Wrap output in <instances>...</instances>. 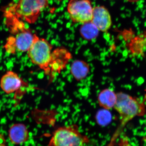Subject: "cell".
<instances>
[{"label":"cell","instance_id":"cell-1","mask_svg":"<svg viewBox=\"0 0 146 146\" xmlns=\"http://www.w3.org/2000/svg\"><path fill=\"white\" fill-rule=\"evenodd\" d=\"M114 108L120 117L118 133L129 122L136 117L143 116L146 113V105L143 101L122 92L117 93V99Z\"/></svg>","mask_w":146,"mask_h":146},{"label":"cell","instance_id":"cell-2","mask_svg":"<svg viewBox=\"0 0 146 146\" xmlns=\"http://www.w3.org/2000/svg\"><path fill=\"white\" fill-rule=\"evenodd\" d=\"M48 6V0H19L9 8L6 16L34 24Z\"/></svg>","mask_w":146,"mask_h":146},{"label":"cell","instance_id":"cell-3","mask_svg":"<svg viewBox=\"0 0 146 146\" xmlns=\"http://www.w3.org/2000/svg\"><path fill=\"white\" fill-rule=\"evenodd\" d=\"M52 46L46 39L35 35L34 41L27 52L30 59L48 76L50 66L52 61Z\"/></svg>","mask_w":146,"mask_h":146},{"label":"cell","instance_id":"cell-4","mask_svg":"<svg viewBox=\"0 0 146 146\" xmlns=\"http://www.w3.org/2000/svg\"><path fill=\"white\" fill-rule=\"evenodd\" d=\"M89 139L75 125L58 127L54 131L48 146H85Z\"/></svg>","mask_w":146,"mask_h":146},{"label":"cell","instance_id":"cell-5","mask_svg":"<svg viewBox=\"0 0 146 146\" xmlns=\"http://www.w3.org/2000/svg\"><path fill=\"white\" fill-rule=\"evenodd\" d=\"M67 10L71 21L75 23L83 24L92 20L94 7L91 0H70Z\"/></svg>","mask_w":146,"mask_h":146},{"label":"cell","instance_id":"cell-6","mask_svg":"<svg viewBox=\"0 0 146 146\" xmlns=\"http://www.w3.org/2000/svg\"><path fill=\"white\" fill-rule=\"evenodd\" d=\"M14 35L15 36H10L7 39L4 47L6 51L11 54H14L16 51L27 52L33 44L36 34L25 28Z\"/></svg>","mask_w":146,"mask_h":146},{"label":"cell","instance_id":"cell-7","mask_svg":"<svg viewBox=\"0 0 146 146\" xmlns=\"http://www.w3.org/2000/svg\"><path fill=\"white\" fill-rule=\"evenodd\" d=\"M71 58L70 53L65 48L61 47L54 50L52 61L50 65L48 76L49 78L52 80L56 74L65 69Z\"/></svg>","mask_w":146,"mask_h":146},{"label":"cell","instance_id":"cell-8","mask_svg":"<svg viewBox=\"0 0 146 146\" xmlns=\"http://www.w3.org/2000/svg\"><path fill=\"white\" fill-rule=\"evenodd\" d=\"M91 22L100 31L106 32L112 25L111 15L107 9L102 6L94 7L93 17Z\"/></svg>","mask_w":146,"mask_h":146},{"label":"cell","instance_id":"cell-9","mask_svg":"<svg viewBox=\"0 0 146 146\" xmlns=\"http://www.w3.org/2000/svg\"><path fill=\"white\" fill-rule=\"evenodd\" d=\"M2 89L7 94L18 91L22 86H27V84L16 73L9 71L2 77L0 81Z\"/></svg>","mask_w":146,"mask_h":146},{"label":"cell","instance_id":"cell-10","mask_svg":"<svg viewBox=\"0 0 146 146\" xmlns=\"http://www.w3.org/2000/svg\"><path fill=\"white\" fill-rule=\"evenodd\" d=\"M9 141L15 145H22L29 139V133L26 126L22 123L12 125L8 130Z\"/></svg>","mask_w":146,"mask_h":146},{"label":"cell","instance_id":"cell-11","mask_svg":"<svg viewBox=\"0 0 146 146\" xmlns=\"http://www.w3.org/2000/svg\"><path fill=\"white\" fill-rule=\"evenodd\" d=\"M117 99V93L112 89H106L101 91L98 96L99 104L104 109L114 108Z\"/></svg>","mask_w":146,"mask_h":146},{"label":"cell","instance_id":"cell-12","mask_svg":"<svg viewBox=\"0 0 146 146\" xmlns=\"http://www.w3.org/2000/svg\"><path fill=\"white\" fill-rule=\"evenodd\" d=\"M89 71V65L82 60H76L71 65L72 74L77 80H82L85 78L88 75Z\"/></svg>","mask_w":146,"mask_h":146},{"label":"cell","instance_id":"cell-13","mask_svg":"<svg viewBox=\"0 0 146 146\" xmlns=\"http://www.w3.org/2000/svg\"><path fill=\"white\" fill-rule=\"evenodd\" d=\"M99 31L91 22L83 24L80 30L81 36L87 40H92L96 38Z\"/></svg>","mask_w":146,"mask_h":146},{"label":"cell","instance_id":"cell-14","mask_svg":"<svg viewBox=\"0 0 146 146\" xmlns=\"http://www.w3.org/2000/svg\"><path fill=\"white\" fill-rule=\"evenodd\" d=\"M107 110L104 109L103 110L100 111L97 115V121L101 124L107 123L110 121V113L108 112Z\"/></svg>","mask_w":146,"mask_h":146},{"label":"cell","instance_id":"cell-15","mask_svg":"<svg viewBox=\"0 0 146 146\" xmlns=\"http://www.w3.org/2000/svg\"><path fill=\"white\" fill-rule=\"evenodd\" d=\"M0 146H7L4 136L2 134H0Z\"/></svg>","mask_w":146,"mask_h":146},{"label":"cell","instance_id":"cell-16","mask_svg":"<svg viewBox=\"0 0 146 146\" xmlns=\"http://www.w3.org/2000/svg\"><path fill=\"white\" fill-rule=\"evenodd\" d=\"M127 2L130 3H136L137 2L139 1L140 0H126Z\"/></svg>","mask_w":146,"mask_h":146},{"label":"cell","instance_id":"cell-17","mask_svg":"<svg viewBox=\"0 0 146 146\" xmlns=\"http://www.w3.org/2000/svg\"><path fill=\"white\" fill-rule=\"evenodd\" d=\"M145 140H146V138H145Z\"/></svg>","mask_w":146,"mask_h":146}]
</instances>
